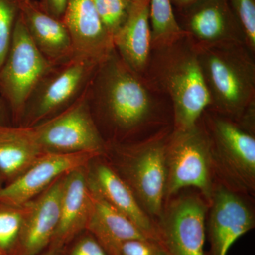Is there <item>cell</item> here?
Returning a JSON list of instances; mask_svg holds the SVG:
<instances>
[{"instance_id": "cell-1", "label": "cell", "mask_w": 255, "mask_h": 255, "mask_svg": "<svg viewBox=\"0 0 255 255\" xmlns=\"http://www.w3.org/2000/svg\"><path fill=\"white\" fill-rule=\"evenodd\" d=\"M89 105L107 142H124L150 125L159 110L157 92L129 68L115 48L97 67L87 88Z\"/></svg>"}, {"instance_id": "cell-2", "label": "cell", "mask_w": 255, "mask_h": 255, "mask_svg": "<svg viewBox=\"0 0 255 255\" xmlns=\"http://www.w3.org/2000/svg\"><path fill=\"white\" fill-rule=\"evenodd\" d=\"M143 79L154 91L169 97L174 130L195 127L211 105L197 51L187 36L152 50Z\"/></svg>"}, {"instance_id": "cell-3", "label": "cell", "mask_w": 255, "mask_h": 255, "mask_svg": "<svg viewBox=\"0 0 255 255\" xmlns=\"http://www.w3.org/2000/svg\"><path fill=\"white\" fill-rule=\"evenodd\" d=\"M196 49L211 100L208 110L240 123L255 110V55L244 43Z\"/></svg>"}, {"instance_id": "cell-4", "label": "cell", "mask_w": 255, "mask_h": 255, "mask_svg": "<svg viewBox=\"0 0 255 255\" xmlns=\"http://www.w3.org/2000/svg\"><path fill=\"white\" fill-rule=\"evenodd\" d=\"M169 133L168 128H164L142 141L107 142L106 150L113 158L111 165L131 189L142 209L150 217L159 219L165 199Z\"/></svg>"}, {"instance_id": "cell-5", "label": "cell", "mask_w": 255, "mask_h": 255, "mask_svg": "<svg viewBox=\"0 0 255 255\" xmlns=\"http://www.w3.org/2000/svg\"><path fill=\"white\" fill-rule=\"evenodd\" d=\"M187 130H174L169 133L166 146L167 184L166 198L181 189H199L210 202L214 191L211 144L204 122Z\"/></svg>"}, {"instance_id": "cell-6", "label": "cell", "mask_w": 255, "mask_h": 255, "mask_svg": "<svg viewBox=\"0 0 255 255\" xmlns=\"http://www.w3.org/2000/svg\"><path fill=\"white\" fill-rule=\"evenodd\" d=\"M201 119L211 140L214 167L238 190H254L255 133L209 110Z\"/></svg>"}, {"instance_id": "cell-7", "label": "cell", "mask_w": 255, "mask_h": 255, "mask_svg": "<svg viewBox=\"0 0 255 255\" xmlns=\"http://www.w3.org/2000/svg\"><path fill=\"white\" fill-rule=\"evenodd\" d=\"M53 66L32 41L20 14L9 52L0 68V97L9 109L12 124L20 125L30 96Z\"/></svg>"}, {"instance_id": "cell-8", "label": "cell", "mask_w": 255, "mask_h": 255, "mask_svg": "<svg viewBox=\"0 0 255 255\" xmlns=\"http://www.w3.org/2000/svg\"><path fill=\"white\" fill-rule=\"evenodd\" d=\"M99 65L74 56L66 63L54 65L32 92L19 126L34 127L70 107L86 90Z\"/></svg>"}, {"instance_id": "cell-9", "label": "cell", "mask_w": 255, "mask_h": 255, "mask_svg": "<svg viewBox=\"0 0 255 255\" xmlns=\"http://www.w3.org/2000/svg\"><path fill=\"white\" fill-rule=\"evenodd\" d=\"M87 88L68 108L31 127L46 153L91 152L105 155L107 142L92 116Z\"/></svg>"}, {"instance_id": "cell-10", "label": "cell", "mask_w": 255, "mask_h": 255, "mask_svg": "<svg viewBox=\"0 0 255 255\" xmlns=\"http://www.w3.org/2000/svg\"><path fill=\"white\" fill-rule=\"evenodd\" d=\"M208 206L199 196H182L163 211L157 224L169 255H205Z\"/></svg>"}, {"instance_id": "cell-11", "label": "cell", "mask_w": 255, "mask_h": 255, "mask_svg": "<svg viewBox=\"0 0 255 255\" xmlns=\"http://www.w3.org/2000/svg\"><path fill=\"white\" fill-rule=\"evenodd\" d=\"M177 11L179 26L196 48L231 43L246 44L229 0H197Z\"/></svg>"}, {"instance_id": "cell-12", "label": "cell", "mask_w": 255, "mask_h": 255, "mask_svg": "<svg viewBox=\"0 0 255 255\" xmlns=\"http://www.w3.org/2000/svg\"><path fill=\"white\" fill-rule=\"evenodd\" d=\"M91 152H47L12 182L0 190V201L21 206L41 194L60 177L89 164L97 156Z\"/></svg>"}, {"instance_id": "cell-13", "label": "cell", "mask_w": 255, "mask_h": 255, "mask_svg": "<svg viewBox=\"0 0 255 255\" xmlns=\"http://www.w3.org/2000/svg\"><path fill=\"white\" fill-rule=\"evenodd\" d=\"M209 219L212 255H227L231 246L255 227L251 206L236 190L220 185L214 187Z\"/></svg>"}, {"instance_id": "cell-14", "label": "cell", "mask_w": 255, "mask_h": 255, "mask_svg": "<svg viewBox=\"0 0 255 255\" xmlns=\"http://www.w3.org/2000/svg\"><path fill=\"white\" fill-rule=\"evenodd\" d=\"M92 159L87 165V177L91 191L127 216L147 239L161 243L156 225L139 204L131 189L110 163Z\"/></svg>"}, {"instance_id": "cell-15", "label": "cell", "mask_w": 255, "mask_h": 255, "mask_svg": "<svg viewBox=\"0 0 255 255\" xmlns=\"http://www.w3.org/2000/svg\"><path fill=\"white\" fill-rule=\"evenodd\" d=\"M62 21L71 37L74 56L100 63L115 48L113 39L99 17L93 0H68Z\"/></svg>"}, {"instance_id": "cell-16", "label": "cell", "mask_w": 255, "mask_h": 255, "mask_svg": "<svg viewBox=\"0 0 255 255\" xmlns=\"http://www.w3.org/2000/svg\"><path fill=\"white\" fill-rule=\"evenodd\" d=\"M65 175L25 204L26 213L18 241L23 255H37L51 243L59 222Z\"/></svg>"}, {"instance_id": "cell-17", "label": "cell", "mask_w": 255, "mask_h": 255, "mask_svg": "<svg viewBox=\"0 0 255 255\" xmlns=\"http://www.w3.org/2000/svg\"><path fill=\"white\" fill-rule=\"evenodd\" d=\"M20 14L32 41L53 65L73 58L71 37L62 20L50 16L36 0H19Z\"/></svg>"}, {"instance_id": "cell-18", "label": "cell", "mask_w": 255, "mask_h": 255, "mask_svg": "<svg viewBox=\"0 0 255 255\" xmlns=\"http://www.w3.org/2000/svg\"><path fill=\"white\" fill-rule=\"evenodd\" d=\"M92 206V193L87 165L65 176L60 200V219L51 241L52 248L60 250L82 230L86 229Z\"/></svg>"}, {"instance_id": "cell-19", "label": "cell", "mask_w": 255, "mask_h": 255, "mask_svg": "<svg viewBox=\"0 0 255 255\" xmlns=\"http://www.w3.org/2000/svg\"><path fill=\"white\" fill-rule=\"evenodd\" d=\"M150 1L132 3L127 22L113 39L114 48L122 60L142 78L152 53Z\"/></svg>"}, {"instance_id": "cell-20", "label": "cell", "mask_w": 255, "mask_h": 255, "mask_svg": "<svg viewBox=\"0 0 255 255\" xmlns=\"http://www.w3.org/2000/svg\"><path fill=\"white\" fill-rule=\"evenodd\" d=\"M91 190V189H90ZM92 206L86 229L109 255H119L125 242L147 239L127 216L91 191Z\"/></svg>"}, {"instance_id": "cell-21", "label": "cell", "mask_w": 255, "mask_h": 255, "mask_svg": "<svg viewBox=\"0 0 255 255\" xmlns=\"http://www.w3.org/2000/svg\"><path fill=\"white\" fill-rule=\"evenodd\" d=\"M45 153L31 127L0 124V172L5 184L19 177Z\"/></svg>"}, {"instance_id": "cell-22", "label": "cell", "mask_w": 255, "mask_h": 255, "mask_svg": "<svg viewBox=\"0 0 255 255\" xmlns=\"http://www.w3.org/2000/svg\"><path fill=\"white\" fill-rule=\"evenodd\" d=\"M150 23L152 50L169 46L186 36L170 0H150Z\"/></svg>"}, {"instance_id": "cell-23", "label": "cell", "mask_w": 255, "mask_h": 255, "mask_svg": "<svg viewBox=\"0 0 255 255\" xmlns=\"http://www.w3.org/2000/svg\"><path fill=\"white\" fill-rule=\"evenodd\" d=\"M26 205H13L0 201V255L8 253L19 241Z\"/></svg>"}, {"instance_id": "cell-24", "label": "cell", "mask_w": 255, "mask_h": 255, "mask_svg": "<svg viewBox=\"0 0 255 255\" xmlns=\"http://www.w3.org/2000/svg\"><path fill=\"white\" fill-rule=\"evenodd\" d=\"M96 10L106 31L114 37L127 22L132 4L130 0H93Z\"/></svg>"}, {"instance_id": "cell-25", "label": "cell", "mask_w": 255, "mask_h": 255, "mask_svg": "<svg viewBox=\"0 0 255 255\" xmlns=\"http://www.w3.org/2000/svg\"><path fill=\"white\" fill-rule=\"evenodd\" d=\"M19 15V0H0V68L9 52Z\"/></svg>"}, {"instance_id": "cell-26", "label": "cell", "mask_w": 255, "mask_h": 255, "mask_svg": "<svg viewBox=\"0 0 255 255\" xmlns=\"http://www.w3.org/2000/svg\"><path fill=\"white\" fill-rule=\"evenodd\" d=\"M244 34L248 49L255 53V0H229Z\"/></svg>"}, {"instance_id": "cell-27", "label": "cell", "mask_w": 255, "mask_h": 255, "mask_svg": "<svg viewBox=\"0 0 255 255\" xmlns=\"http://www.w3.org/2000/svg\"><path fill=\"white\" fill-rule=\"evenodd\" d=\"M119 255H169L158 242L149 239L131 240L121 247Z\"/></svg>"}, {"instance_id": "cell-28", "label": "cell", "mask_w": 255, "mask_h": 255, "mask_svg": "<svg viewBox=\"0 0 255 255\" xmlns=\"http://www.w3.org/2000/svg\"><path fill=\"white\" fill-rule=\"evenodd\" d=\"M70 255H109L93 236H86L79 241Z\"/></svg>"}, {"instance_id": "cell-29", "label": "cell", "mask_w": 255, "mask_h": 255, "mask_svg": "<svg viewBox=\"0 0 255 255\" xmlns=\"http://www.w3.org/2000/svg\"><path fill=\"white\" fill-rule=\"evenodd\" d=\"M68 0H40V6L53 17L63 19Z\"/></svg>"}, {"instance_id": "cell-30", "label": "cell", "mask_w": 255, "mask_h": 255, "mask_svg": "<svg viewBox=\"0 0 255 255\" xmlns=\"http://www.w3.org/2000/svg\"><path fill=\"white\" fill-rule=\"evenodd\" d=\"M0 124H12L9 109L1 97H0Z\"/></svg>"}, {"instance_id": "cell-31", "label": "cell", "mask_w": 255, "mask_h": 255, "mask_svg": "<svg viewBox=\"0 0 255 255\" xmlns=\"http://www.w3.org/2000/svg\"><path fill=\"white\" fill-rule=\"evenodd\" d=\"M170 1L172 6H175L177 10H180L193 4L197 0H170Z\"/></svg>"}, {"instance_id": "cell-32", "label": "cell", "mask_w": 255, "mask_h": 255, "mask_svg": "<svg viewBox=\"0 0 255 255\" xmlns=\"http://www.w3.org/2000/svg\"><path fill=\"white\" fill-rule=\"evenodd\" d=\"M60 250L56 249V248H51L48 253H45L43 255H60Z\"/></svg>"}, {"instance_id": "cell-33", "label": "cell", "mask_w": 255, "mask_h": 255, "mask_svg": "<svg viewBox=\"0 0 255 255\" xmlns=\"http://www.w3.org/2000/svg\"><path fill=\"white\" fill-rule=\"evenodd\" d=\"M5 185V181L4 177L1 175V172H0V190L4 187Z\"/></svg>"}, {"instance_id": "cell-34", "label": "cell", "mask_w": 255, "mask_h": 255, "mask_svg": "<svg viewBox=\"0 0 255 255\" xmlns=\"http://www.w3.org/2000/svg\"><path fill=\"white\" fill-rule=\"evenodd\" d=\"M130 1H132V2H135V1H142V0H130Z\"/></svg>"}]
</instances>
